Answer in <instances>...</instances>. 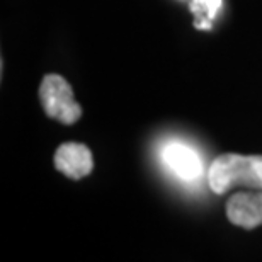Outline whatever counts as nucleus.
Listing matches in <instances>:
<instances>
[{"label":"nucleus","mask_w":262,"mask_h":262,"mask_svg":"<svg viewBox=\"0 0 262 262\" xmlns=\"http://www.w3.org/2000/svg\"><path fill=\"white\" fill-rule=\"evenodd\" d=\"M55 167L68 179H83L94 169L92 151L83 143H75V141L61 143L55 151Z\"/></svg>","instance_id":"nucleus-4"},{"label":"nucleus","mask_w":262,"mask_h":262,"mask_svg":"<svg viewBox=\"0 0 262 262\" xmlns=\"http://www.w3.org/2000/svg\"><path fill=\"white\" fill-rule=\"evenodd\" d=\"M228 222L244 230H254L262 225V189L235 192L227 201Z\"/></svg>","instance_id":"nucleus-3"},{"label":"nucleus","mask_w":262,"mask_h":262,"mask_svg":"<svg viewBox=\"0 0 262 262\" xmlns=\"http://www.w3.org/2000/svg\"><path fill=\"white\" fill-rule=\"evenodd\" d=\"M165 165L182 181H196L201 176L203 164L198 151L182 143H170L162 151Z\"/></svg>","instance_id":"nucleus-5"},{"label":"nucleus","mask_w":262,"mask_h":262,"mask_svg":"<svg viewBox=\"0 0 262 262\" xmlns=\"http://www.w3.org/2000/svg\"><path fill=\"white\" fill-rule=\"evenodd\" d=\"M39 101L48 118L61 124H75L82 116V106L73 97V89L61 75L48 73L39 85Z\"/></svg>","instance_id":"nucleus-2"},{"label":"nucleus","mask_w":262,"mask_h":262,"mask_svg":"<svg viewBox=\"0 0 262 262\" xmlns=\"http://www.w3.org/2000/svg\"><path fill=\"white\" fill-rule=\"evenodd\" d=\"M208 184L220 196L235 186L262 189V155H218L209 165Z\"/></svg>","instance_id":"nucleus-1"},{"label":"nucleus","mask_w":262,"mask_h":262,"mask_svg":"<svg viewBox=\"0 0 262 262\" xmlns=\"http://www.w3.org/2000/svg\"><path fill=\"white\" fill-rule=\"evenodd\" d=\"M223 0H192L191 2V12L196 14V29H211L209 20L216 15V12L222 9Z\"/></svg>","instance_id":"nucleus-6"}]
</instances>
